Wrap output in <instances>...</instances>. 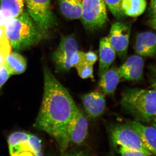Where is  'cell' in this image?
I'll use <instances>...</instances> for the list:
<instances>
[{"label":"cell","instance_id":"obj_1","mask_svg":"<svg viewBox=\"0 0 156 156\" xmlns=\"http://www.w3.org/2000/svg\"><path fill=\"white\" fill-rule=\"evenodd\" d=\"M44 76V95L34 126L53 137L63 153L69 143L66 128L79 108L67 89L47 66Z\"/></svg>","mask_w":156,"mask_h":156},{"label":"cell","instance_id":"obj_2","mask_svg":"<svg viewBox=\"0 0 156 156\" xmlns=\"http://www.w3.org/2000/svg\"><path fill=\"white\" fill-rule=\"evenodd\" d=\"M5 29L7 39L15 50L30 48L44 37L27 10L18 17L7 18Z\"/></svg>","mask_w":156,"mask_h":156},{"label":"cell","instance_id":"obj_3","mask_svg":"<svg viewBox=\"0 0 156 156\" xmlns=\"http://www.w3.org/2000/svg\"><path fill=\"white\" fill-rule=\"evenodd\" d=\"M121 105L137 122H151L156 116V89H126Z\"/></svg>","mask_w":156,"mask_h":156},{"label":"cell","instance_id":"obj_4","mask_svg":"<svg viewBox=\"0 0 156 156\" xmlns=\"http://www.w3.org/2000/svg\"><path fill=\"white\" fill-rule=\"evenodd\" d=\"M24 2L29 14L45 37L56 23L50 7L51 0H24Z\"/></svg>","mask_w":156,"mask_h":156},{"label":"cell","instance_id":"obj_5","mask_svg":"<svg viewBox=\"0 0 156 156\" xmlns=\"http://www.w3.org/2000/svg\"><path fill=\"white\" fill-rule=\"evenodd\" d=\"M80 19L88 30H95L105 25L108 17L103 0H83Z\"/></svg>","mask_w":156,"mask_h":156},{"label":"cell","instance_id":"obj_6","mask_svg":"<svg viewBox=\"0 0 156 156\" xmlns=\"http://www.w3.org/2000/svg\"><path fill=\"white\" fill-rule=\"evenodd\" d=\"M111 139L113 144L151 153L144 145L137 131L129 123L118 124L111 132Z\"/></svg>","mask_w":156,"mask_h":156},{"label":"cell","instance_id":"obj_7","mask_svg":"<svg viewBox=\"0 0 156 156\" xmlns=\"http://www.w3.org/2000/svg\"><path fill=\"white\" fill-rule=\"evenodd\" d=\"M77 50V41L73 35L62 38L58 48L53 54V61L58 71L66 72L71 69V58Z\"/></svg>","mask_w":156,"mask_h":156},{"label":"cell","instance_id":"obj_8","mask_svg":"<svg viewBox=\"0 0 156 156\" xmlns=\"http://www.w3.org/2000/svg\"><path fill=\"white\" fill-rule=\"evenodd\" d=\"M131 27L122 21L114 23L111 26L108 37L117 55L122 60L127 57Z\"/></svg>","mask_w":156,"mask_h":156},{"label":"cell","instance_id":"obj_9","mask_svg":"<svg viewBox=\"0 0 156 156\" xmlns=\"http://www.w3.org/2000/svg\"><path fill=\"white\" fill-rule=\"evenodd\" d=\"M88 120L82 110L78 108L75 114L68 124L66 134L69 142L80 144L88 135Z\"/></svg>","mask_w":156,"mask_h":156},{"label":"cell","instance_id":"obj_10","mask_svg":"<svg viewBox=\"0 0 156 156\" xmlns=\"http://www.w3.org/2000/svg\"><path fill=\"white\" fill-rule=\"evenodd\" d=\"M144 62L140 56L132 55L118 68L121 80L138 82L143 77Z\"/></svg>","mask_w":156,"mask_h":156},{"label":"cell","instance_id":"obj_11","mask_svg":"<svg viewBox=\"0 0 156 156\" xmlns=\"http://www.w3.org/2000/svg\"><path fill=\"white\" fill-rule=\"evenodd\" d=\"M85 112L92 119H97L105 110L106 103L104 95L98 91H93L82 95L81 97Z\"/></svg>","mask_w":156,"mask_h":156},{"label":"cell","instance_id":"obj_12","mask_svg":"<svg viewBox=\"0 0 156 156\" xmlns=\"http://www.w3.org/2000/svg\"><path fill=\"white\" fill-rule=\"evenodd\" d=\"M30 134L25 132H15L8 138L9 152L11 156H34L28 142Z\"/></svg>","mask_w":156,"mask_h":156},{"label":"cell","instance_id":"obj_13","mask_svg":"<svg viewBox=\"0 0 156 156\" xmlns=\"http://www.w3.org/2000/svg\"><path fill=\"white\" fill-rule=\"evenodd\" d=\"M134 49L138 55L145 57L156 56V35L151 32L139 34L136 37Z\"/></svg>","mask_w":156,"mask_h":156},{"label":"cell","instance_id":"obj_14","mask_svg":"<svg viewBox=\"0 0 156 156\" xmlns=\"http://www.w3.org/2000/svg\"><path fill=\"white\" fill-rule=\"evenodd\" d=\"M116 53L111 45L108 37H104L99 42V67L100 77L110 68L116 56Z\"/></svg>","mask_w":156,"mask_h":156},{"label":"cell","instance_id":"obj_15","mask_svg":"<svg viewBox=\"0 0 156 156\" xmlns=\"http://www.w3.org/2000/svg\"><path fill=\"white\" fill-rule=\"evenodd\" d=\"M128 123L139 134L148 150L156 155L155 127L144 126L137 121H130Z\"/></svg>","mask_w":156,"mask_h":156},{"label":"cell","instance_id":"obj_16","mask_svg":"<svg viewBox=\"0 0 156 156\" xmlns=\"http://www.w3.org/2000/svg\"><path fill=\"white\" fill-rule=\"evenodd\" d=\"M100 77L99 86L104 94H113L121 80L118 68L113 66Z\"/></svg>","mask_w":156,"mask_h":156},{"label":"cell","instance_id":"obj_17","mask_svg":"<svg viewBox=\"0 0 156 156\" xmlns=\"http://www.w3.org/2000/svg\"><path fill=\"white\" fill-rule=\"evenodd\" d=\"M58 8L66 19H80L83 0H57Z\"/></svg>","mask_w":156,"mask_h":156},{"label":"cell","instance_id":"obj_18","mask_svg":"<svg viewBox=\"0 0 156 156\" xmlns=\"http://www.w3.org/2000/svg\"><path fill=\"white\" fill-rule=\"evenodd\" d=\"M27 61L25 58L19 53H10L6 58L5 66L11 75L21 74L26 69Z\"/></svg>","mask_w":156,"mask_h":156},{"label":"cell","instance_id":"obj_19","mask_svg":"<svg viewBox=\"0 0 156 156\" xmlns=\"http://www.w3.org/2000/svg\"><path fill=\"white\" fill-rule=\"evenodd\" d=\"M1 10L7 18L18 17L24 11V0H0Z\"/></svg>","mask_w":156,"mask_h":156},{"label":"cell","instance_id":"obj_20","mask_svg":"<svg viewBox=\"0 0 156 156\" xmlns=\"http://www.w3.org/2000/svg\"><path fill=\"white\" fill-rule=\"evenodd\" d=\"M147 7L146 0H122L121 7L126 16L136 17L145 11Z\"/></svg>","mask_w":156,"mask_h":156},{"label":"cell","instance_id":"obj_21","mask_svg":"<svg viewBox=\"0 0 156 156\" xmlns=\"http://www.w3.org/2000/svg\"><path fill=\"white\" fill-rule=\"evenodd\" d=\"M114 17L119 21L124 19L126 15L121 7L122 0H103Z\"/></svg>","mask_w":156,"mask_h":156},{"label":"cell","instance_id":"obj_22","mask_svg":"<svg viewBox=\"0 0 156 156\" xmlns=\"http://www.w3.org/2000/svg\"><path fill=\"white\" fill-rule=\"evenodd\" d=\"M78 75L83 79L94 78L93 74V65L87 63H82L76 68Z\"/></svg>","mask_w":156,"mask_h":156},{"label":"cell","instance_id":"obj_23","mask_svg":"<svg viewBox=\"0 0 156 156\" xmlns=\"http://www.w3.org/2000/svg\"><path fill=\"white\" fill-rule=\"evenodd\" d=\"M29 144L34 156L42 155L41 140L35 135L30 134L28 139Z\"/></svg>","mask_w":156,"mask_h":156},{"label":"cell","instance_id":"obj_24","mask_svg":"<svg viewBox=\"0 0 156 156\" xmlns=\"http://www.w3.org/2000/svg\"><path fill=\"white\" fill-rule=\"evenodd\" d=\"M11 46L9 40L0 44V68L5 66L7 56L11 52Z\"/></svg>","mask_w":156,"mask_h":156},{"label":"cell","instance_id":"obj_25","mask_svg":"<svg viewBox=\"0 0 156 156\" xmlns=\"http://www.w3.org/2000/svg\"><path fill=\"white\" fill-rule=\"evenodd\" d=\"M118 152H119V153L122 156H144L151 155L150 154L147 153L145 152L131 149L122 146H120Z\"/></svg>","mask_w":156,"mask_h":156},{"label":"cell","instance_id":"obj_26","mask_svg":"<svg viewBox=\"0 0 156 156\" xmlns=\"http://www.w3.org/2000/svg\"><path fill=\"white\" fill-rule=\"evenodd\" d=\"M98 56L97 54L92 51L87 52H83V62L82 63H87L94 65L97 61ZM81 63V64H82Z\"/></svg>","mask_w":156,"mask_h":156},{"label":"cell","instance_id":"obj_27","mask_svg":"<svg viewBox=\"0 0 156 156\" xmlns=\"http://www.w3.org/2000/svg\"><path fill=\"white\" fill-rule=\"evenodd\" d=\"M11 74L5 66L0 69V89L10 77Z\"/></svg>","mask_w":156,"mask_h":156},{"label":"cell","instance_id":"obj_28","mask_svg":"<svg viewBox=\"0 0 156 156\" xmlns=\"http://www.w3.org/2000/svg\"><path fill=\"white\" fill-rule=\"evenodd\" d=\"M150 75V82L153 89H156V69H152Z\"/></svg>","mask_w":156,"mask_h":156},{"label":"cell","instance_id":"obj_29","mask_svg":"<svg viewBox=\"0 0 156 156\" xmlns=\"http://www.w3.org/2000/svg\"><path fill=\"white\" fill-rule=\"evenodd\" d=\"M149 11L152 18H156V0H151Z\"/></svg>","mask_w":156,"mask_h":156},{"label":"cell","instance_id":"obj_30","mask_svg":"<svg viewBox=\"0 0 156 156\" xmlns=\"http://www.w3.org/2000/svg\"><path fill=\"white\" fill-rule=\"evenodd\" d=\"M8 41L6 36L5 27H0V44Z\"/></svg>","mask_w":156,"mask_h":156},{"label":"cell","instance_id":"obj_31","mask_svg":"<svg viewBox=\"0 0 156 156\" xmlns=\"http://www.w3.org/2000/svg\"><path fill=\"white\" fill-rule=\"evenodd\" d=\"M7 18L4 16L1 10H0V27H5Z\"/></svg>","mask_w":156,"mask_h":156},{"label":"cell","instance_id":"obj_32","mask_svg":"<svg viewBox=\"0 0 156 156\" xmlns=\"http://www.w3.org/2000/svg\"><path fill=\"white\" fill-rule=\"evenodd\" d=\"M148 24L151 27L156 30V18H152L148 21Z\"/></svg>","mask_w":156,"mask_h":156},{"label":"cell","instance_id":"obj_33","mask_svg":"<svg viewBox=\"0 0 156 156\" xmlns=\"http://www.w3.org/2000/svg\"><path fill=\"white\" fill-rule=\"evenodd\" d=\"M152 122V124L154 127H155L156 128V116L151 121Z\"/></svg>","mask_w":156,"mask_h":156}]
</instances>
